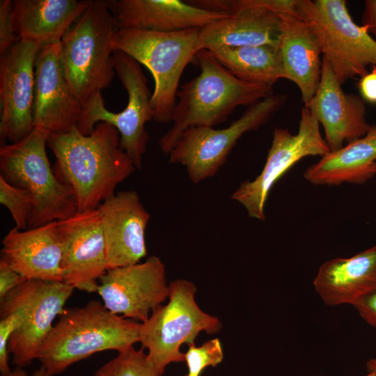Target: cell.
<instances>
[{
    "mask_svg": "<svg viewBox=\"0 0 376 376\" xmlns=\"http://www.w3.org/2000/svg\"><path fill=\"white\" fill-rule=\"evenodd\" d=\"M47 146L56 157L53 171L72 189L78 212L97 209L136 169L120 146L117 129L105 122L97 123L88 135L77 127L67 133L49 134Z\"/></svg>",
    "mask_w": 376,
    "mask_h": 376,
    "instance_id": "1",
    "label": "cell"
},
{
    "mask_svg": "<svg viewBox=\"0 0 376 376\" xmlns=\"http://www.w3.org/2000/svg\"><path fill=\"white\" fill-rule=\"evenodd\" d=\"M201 72L178 91L171 127L158 144L169 154L183 132L191 127L214 126L226 121L239 106H249L273 94L272 87L243 81L206 49L196 54Z\"/></svg>",
    "mask_w": 376,
    "mask_h": 376,
    "instance_id": "2",
    "label": "cell"
},
{
    "mask_svg": "<svg viewBox=\"0 0 376 376\" xmlns=\"http://www.w3.org/2000/svg\"><path fill=\"white\" fill-rule=\"evenodd\" d=\"M59 317L38 358L50 376L95 353L118 352L139 342L141 322L111 313L97 300L65 309Z\"/></svg>",
    "mask_w": 376,
    "mask_h": 376,
    "instance_id": "3",
    "label": "cell"
},
{
    "mask_svg": "<svg viewBox=\"0 0 376 376\" xmlns=\"http://www.w3.org/2000/svg\"><path fill=\"white\" fill-rule=\"evenodd\" d=\"M118 26L108 1H93L61 41L64 75L82 106L115 75L111 45Z\"/></svg>",
    "mask_w": 376,
    "mask_h": 376,
    "instance_id": "4",
    "label": "cell"
},
{
    "mask_svg": "<svg viewBox=\"0 0 376 376\" xmlns=\"http://www.w3.org/2000/svg\"><path fill=\"white\" fill-rule=\"evenodd\" d=\"M200 29L162 33L118 29L111 45L145 65L155 81L151 103L153 120L172 121L178 88L186 66L194 59L199 46Z\"/></svg>",
    "mask_w": 376,
    "mask_h": 376,
    "instance_id": "5",
    "label": "cell"
},
{
    "mask_svg": "<svg viewBox=\"0 0 376 376\" xmlns=\"http://www.w3.org/2000/svg\"><path fill=\"white\" fill-rule=\"evenodd\" d=\"M49 135L45 130L35 127L24 139L0 148V175L33 197L29 228L78 212L72 189L58 180L50 166L46 152Z\"/></svg>",
    "mask_w": 376,
    "mask_h": 376,
    "instance_id": "6",
    "label": "cell"
},
{
    "mask_svg": "<svg viewBox=\"0 0 376 376\" xmlns=\"http://www.w3.org/2000/svg\"><path fill=\"white\" fill-rule=\"evenodd\" d=\"M297 11L316 35L322 58L341 85L376 67V40L367 26L353 21L346 1L298 0Z\"/></svg>",
    "mask_w": 376,
    "mask_h": 376,
    "instance_id": "7",
    "label": "cell"
},
{
    "mask_svg": "<svg viewBox=\"0 0 376 376\" xmlns=\"http://www.w3.org/2000/svg\"><path fill=\"white\" fill-rule=\"evenodd\" d=\"M195 285L178 279L169 283L168 302L159 305L141 324L139 343L162 373L172 363L185 362L182 344L194 343L202 331L213 334L221 329L218 318L203 311L196 304Z\"/></svg>",
    "mask_w": 376,
    "mask_h": 376,
    "instance_id": "8",
    "label": "cell"
},
{
    "mask_svg": "<svg viewBox=\"0 0 376 376\" xmlns=\"http://www.w3.org/2000/svg\"><path fill=\"white\" fill-rule=\"evenodd\" d=\"M113 59L116 73L127 93L126 107L119 113L109 111L101 92H98L83 106L77 127L81 134L88 135L100 122L114 126L120 135V148L135 168L141 169L150 139L145 125L154 116L152 93L137 61L119 50L113 51Z\"/></svg>",
    "mask_w": 376,
    "mask_h": 376,
    "instance_id": "9",
    "label": "cell"
},
{
    "mask_svg": "<svg viewBox=\"0 0 376 376\" xmlns=\"http://www.w3.org/2000/svg\"><path fill=\"white\" fill-rule=\"evenodd\" d=\"M285 100V95L272 94L249 105L226 128H187L169 152V162L184 166L194 184L214 176L226 163L238 139L267 122Z\"/></svg>",
    "mask_w": 376,
    "mask_h": 376,
    "instance_id": "10",
    "label": "cell"
},
{
    "mask_svg": "<svg viewBox=\"0 0 376 376\" xmlns=\"http://www.w3.org/2000/svg\"><path fill=\"white\" fill-rule=\"evenodd\" d=\"M330 150L322 138L320 123L306 107L301 111L297 133L275 128L271 147L260 173L242 182L231 198L244 207L251 218L265 219V207L275 183L297 162L307 156H324Z\"/></svg>",
    "mask_w": 376,
    "mask_h": 376,
    "instance_id": "11",
    "label": "cell"
},
{
    "mask_svg": "<svg viewBox=\"0 0 376 376\" xmlns=\"http://www.w3.org/2000/svg\"><path fill=\"white\" fill-rule=\"evenodd\" d=\"M75 289L62 281L26 280L3 298L21 306L24 311L23 323L8 343L13 363L17 368L38 359L55 318L65 312L64 306Z\"/></svg>",
    "mask_w": 376,
    "mask_h": 376,
    "instance_id": "12",
    "label": "cell"
},
{
    "mask_svg": "<svg viewBox=\"0 0 376 376\" xmlns=\"http://www.w3.org/2000/svg\"><path fill=\"white\" fill-rule=\"evenodd\" d=\"M97 292L111 313L145 322L169 298L165 265L151 256L142 263L109 269L99 279Z\"/></svg>",
    "mask_w": 376,
    "mask_h": 376,
    "instance_id": "13",
    "label": "cell"
},
{
    "mask_svg": "<svg viewBox=\"0 0 376 376\" xmlns=\"http://www.w3.org/2000/svg\"><path fill=\"white\" fill-rule=\"evenodd\" d=\"M41 46L17 38L0 57V136L11 143L35 129V62Z\"/></svg>",
    "mask_w": 376,
    "mask_h": 376,
    "instance_id": "14",
    "label": "cell"
},
{
    "mask_svg": "<svg viewBox=\"0 0 376 376\" xmlns=\"http://www.w3.org/2000/svg\"><path fill=\"white\" fill-rule=\"evenodd\" d=\"M192 3L203 9L228 13L199 31L201 49L225 47L277 46L280 16L260 0H197Z\"/></svg>",
    "mask_w": 376,
    "mask_h": 376,
    "instance_id": "15",
    "label": "cell"
},
{
    "mask_svg": "<svg viewBox=\"0 0 376 376\" xmlns=\"http://www.w3.org/2000/svg\"><path fill=\"white\" fill-rule=\"evenodd\" d=\"M63 282L86 292H97L107 271L105 239L98 209L78 212L58 221Z\"/></svg>",
    "mask_w": 376,
    "mask_h": 376,
    "instance_id": "16",
    "label": "cell"
},
{
    "mask_svg": "<svg viewBox=\"0 0 376 376\" xmlns=\"http://www.w3.org/2000/svg\"><path fill=\"white\" fill-rule=\"evenodd\" d=\"M83 106L64 75L61 42L42 46L35 62V127L64 134L77 127Z\"/></svg>",
    "mask_w": 376,
    "mask_h": 376,
    "instance_id": "17",
    "label": "cell"
},
{
    "mask_svg": "<svg viewBox=\"0 0 376 376\" xmlns=\"http://www.w3.org/2000/svg\"><path fill=\"white\" fill-rule=\"evenodd\" d=\"M108 270L139 263L147 256L145 233L150 215L135 191H119L97 207Z\"/></svg>",
    "mask_w": 376,
    "mask_h": 376,
    "instance_id": "18",
    "label": "cell"
},
{
    "mask_svg": "<svg viewBox=\"0 0 376 376\" xmlns=\"http://www.w3.org/2000/svg\"><path fill=\"white\" fill-rule=\"evenodd\" d=\"M329 63L322 58L318 88L307 107L324 128L330 152L364 136L370 125L364 100L343 91Z\"/></svg>",
    "mask_w": 376,
    "mask_h": 376,
    "instance_id": "19",
    "label": "cell"
},
{
    "mask_svg": "<svg viewBox=\"0 0 376 376\" xmlns=\"http://www.w3.org/2000/svg\"><path fill=\"white\" fill-rule=\"evenodd\" d=\"M118 29L171 33L202 29L230 13L201 8L180 0H111Z\"/></svg>",
    "mask_w": 376,
    "mask_h": 376,
    "instance_id": "20",
    "label": "cell"
},
{
    "mask_svg": "<svg viewBox=\"0 0 376 376\" xmlns=\"http://www.w3.org/2000/svg\"><path fill=\"white\" fill-rule=\"evenodd\" d=\"M1 244V258L27 280L63 282L58 221L24 230L15 227Z\"/></svg>",
    "mask_w": 376,
    "mask_h": 376,
    "instance_id": "21",
    "label": "cell"
},
{
    "mask_svg": "<svg viewBox=\"0 0 376 376\" xmlns=\"http://www.w3.org/2000/svg\"><path fill=\"white\" fill-rule=\"evenodd\" d=\"M279 16L277 49L283 79L297 85L306 107L320 81L321 47L316 35L304 20L285 14Z\"/></svg>",
    "mask_w": 376,
    "mask_h": 376,
    "instance_id": "22",
    "label": "cell"
},
{
    "mask_svg": "<svg viewBox=\"0 0 376 376\" xmlns=\"http://www.w3.org/2000/svg\"><path fill=\"white\" fill-rule=\"evenodd\" d=\"M313 286L328 306H352L376 292V245L350 258L324 262L313 280Z\"/></svg>",
    "mask_w": 376,
    "mask_h": 376,
    "instance_id": "23",
    "label": "cell"
},
{
    "mask_svg": "<svg viewBox=\"0 0 376 376\" xmlns=\"http://www.w3.org/2000/svg\"><path fill=\"white\" fill-rule=\"evenodd\" d=\"M92 0H14L19 38L42 46L60 42Z\"/></svg>",
    "mask_w": 376,
    "mask_h": 376,
    "instance_id": "24",
    "label": "cell"
},
{
    "mask_svg": "<svg viewBox=\"0 0 376 376\" xmlns=\"http://www.w3.org/2000/svg\"><path fill=\"white\" fill-rule=\"evenodd\" d=\"M375 163L376 125H370L364 136L329 152L308 167L304 177L315 185H361L375 176Z\"/></svg>",
    "mask_w": 376,
    "mask_h": 376,
    "instance_id": "25",
    "label": "cell"
},
{
    "mask_svg": "<svg viewBox=\"0 0 376 376\" xmlns=\"http://www.w3.org/2000/svg\"><path fill=\"white\" fill-rule=\"evenodd\" d=\"M208 51L243 81L272 87L279 79H283L277 46L225 47Z\"/></svg>",
    "mask_w": 376,
    "mask_h": 376,
    "instance_id": "26",
    "label": "cell"
},
{
    "mask_svg": "<svg viewBox=\"0 0 376 376\" xmlns=\"http://www.w3.org/2000/svg\"><path fill=\"white\" fill-rule=\"evenodd\" d=\"M143 349L136 350L133 345L118 352L94 376H162Z\"/></svg>",
    "mask_w": 376,
    "mask_h": 376,
    "instance_id": "27",
    "label": "cell"
},
{
    "mask_svg": "<svg viewBox=\"0 0 376 376\" xmlns=\"http://www.w3.org/2000/svg\"><path fill=\"white\" fill-rule=\"evenodd\" d=\"M0 203L10 211L17 228L24 230L29 228L34 207L33 197L27 191L10 184L1 175Z\"/></svg>",
    "mask_w": 376,
    "mask_h": 376,
    "instance_id": "28",
    "label": "cell"
},
{
    "mask_svg": "<svg viewBox=\"0 0 376 376\" xmlns=\"http://www.w3.org/2000/svg\"><path fill=\"white\" fill-rule=\"evenodd\" d=\"M185 353V362L188 368V373L191 376H200L207 367H215L224 359L221 343L219 338L206 341L196 347L194 343L188 345Z\"/></svg>",
    "mask_w": 376,
    "mask_h": 376,
    "instance_id": "29",
    "label": "cell"
},
{
    "mask_svg": "<svg viewBox=\"0 0 376 376\" xmlns=\"http://www.w3.org/2000/svg\"><path fill=\"white\" fill-rule=\"evenodd\" d=\"M13 19V3L0 1V54L8 49L17 40Z\"/></svg>",
    "mask_w": 376,
    "mask_h": 376,
    "instance_id": "30",
    "label": "cell"
},
{
    "mask_svg": "<svg viewBox=\"0 0 376 376\" xmlns=\"http://www.w3.org/2000/svg\"><path fill=\"white\" fill-rule=\"evenodd\" d=\"M27 279L15 271L3 258L0 260V299Z\"/></svg>",
    "mask_w": 376,
    "mask_h": 376,
    "instance_id": "31",
    "label": "cell"
},
{
    "mask_svg": "<svg viewBox=\"0 0 376 376\" xmlns=\"http://www.w3.org/2000/svg\"><path fill=\"white\" fill-rule=\"evenodd\" d=\"M352 306L367 324L376 329V292L359 300Z\"/></svg>",
    "mask_w": 376,
    "mask_h": 376,
    "instance_id": "32",
    "label": "cell"
},
{
    "mask_svg": "<svg viewBox=\"0 0 376 376\" xmlns=\"http://www.w3.org/2000/svg\"><path fill=\"white\" fill-rule=\"evenodd\" d=\"M361 97L371 104H376V67L361 77L358 83Z\"/></svg>",
    "mask_w": 376,
    "mask_h": 376,
    "instance_id": "33",
    "label": "cell"
},
{
    "mask_svg": "<svg viewBox=\"0 0 376 376\" xmlns=\"http://www.w3.org/2000/svg\"><path fill=\"white\" fill-rule=\"evenodd\" d=\"M361 25L367 26L369 33L376 40V0L365 1Z\"/></svg>",
    "mask_w": 376,
    "mask_h": 376,
    "instance_id": "34",
    "label": "cell"
},
{
    "mask_svg": "<svg viewBox=\"0 0 376 376\" xmlns=\"http://www.w3.org/2000/svg\"><path fill=\"white\" fill-rule=\"evenodd\" d=\"M1 376H50L46 370L40 366L39 369L34 371L31 375L27 374L22 368H16L10 373Z\"/></svg>",
    "mask_w": 376,
    "mask_h": 376,
    "instance_id": "35",
    "label": "cell"
},
{
    "mask_svg": "<svg viewBox=\"0 0 376 376\" xmlns=\"http://www.w3.org/2000/svg\"><path fill=\"white\" fill-rule=\"evenodd\" d=\"M366 369L368 373H371L376 376V359H370L366 362Z\"/></svg>",
    "mask_w": 376,
    "mask_h": 376,
    "instance_id": "36",
    "label": "cell"
},
{
    "mask_svg": "<svg viewBox=\"0 0 376 376\" xmlns=\"http://www.w3.org/2000/svg\"><path fill=\"white\" fill-rule=\"evenodd\" d=\"M373 171H374L375 175H376V163L374 165Z\"/></svg>",
    "mask_w": 376,
    "mask_h": 376,
    "instance_id": "37",
    "label": "cell"
},
{
    "mask_svg": "<svg viewBox=\"0 0 376 376\" xmlns=\"http://www.w3.org/2000/svg\"><path fill=\"white\" fill-rule=\"evenodd\" d=\"M314 376H317V375H314ZM320 376H322V375H320ZM366 376H373V375L371 373H368Z\"/></svg>",
    "mask_w": 376,
    "mask_h": 376,
    "instance_id": "38",
    "label": "cell"
},
{
    "mask_svg": "<svg viewBox=\"0 0 376 376\" xmlns=\"http://www.w3.org/2000/svg\"><path fill=\"white\" fill-rule=\"evenodd\" d=\"M185 376H191V375H189V374H187V375H185Z\"/></svg>",
    "mask_w": 376,
    "mask_h": 376,
    "instance_id": "39",
    "label": "cell"
}]
</instances>
